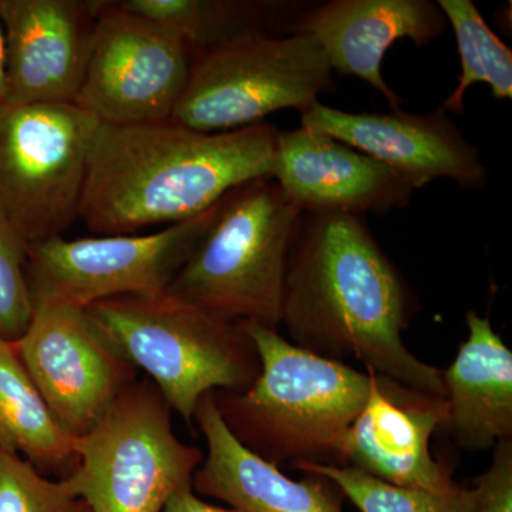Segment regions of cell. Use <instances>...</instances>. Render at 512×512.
<instances>
[{
    "label": "cell",
    "instance_id": "1",
    "mask_svg": "<svg viewBox=\"0 0 512 512\" xmlns=\"http://www.w3.org/2000/svg\"><path fill=\"white\" fill-rule=\"evenodd\" d=\"M416 295L366 218L303 212L286 266L281 325L298 348L444 397L443 370L404 343Z\"/></svg>",
    "mask_w": 512,
    "mask_h": 512
},
{
    "label": "cell",
    "instance_id": "2",
    "mask_svg": "<svg viewBox=\"0 0 512 512\" xmlns=\"http://www.w3.org/2000/svg\"><path fill=\"white\" fill-rule=\"evenodd\" d=\"M278 134L266 121L221 133L173 120L100 124L79 220L97 235L191 220L235 188L274 178Z\"/></svg>",
    "mask_w": 512,
    "mask_h": 512
},
{
    "label": "cell",
    "instance_id": "3",
    "mask_svg": "<svg viewBox=\"0 0 512 512\" xmlns=\"http://www.w3.org/2000/svg\"><path fill=\"white\" fill-rule=\"evenodd\" d=\"M261 372L244 392H212L225 426L275 466H340L346 433L366 403L370 372L292 345L278 329L239 323Z\"/></svg>",
    "mask_w": 512,
    "mask_h": 512
},
{
    "label": "cell",
    "instance_id": "4",
    "mask_svg": "<svg viewBox=\"0 0 512 512\" xmlns=\"http://www.w3.org/2000/svg\"><path fill=\"white\" fill-rule=\"evenodd\" d=\"M302 215L274 178L235 188L164 296L228 322L278 329Z\"/></svg>",
    "mask_w": 512,
    "mask_h": 512
},
{
    "label": "cell",
    "instance_id": "5",
    "mask_svg": "<svg viewBox=\"0 0 512 512\" xmlns=\"http://www.w3.org/2000/svg\"><path fill=\"white\" fill-rule=\"evenodd\" d=\"M84 311L109 348L143 370L190 426L205 394L244 392L261 372L258 350L239 323L167 296H123Z\"/></svg>",
    "mask_w": 512,
    "mask_h": 512
},
{
    "label": "cell",
    "instance_id": "6",
    "mask_svg": "<svg viewBox=\"0 0 512 512\" xmlns=\"http://www.w3.org/2000/svg\"><path fill=\"white\" fill-rule=\"evenodd\" d=\"M200 448L175 436L171 409L150 380H134L93 429L74 439L67 487L92 512H163L192 485Z\"/></svg>",
    "mask_w": 512,
    "mask_h": 512
},
{
    "label": "cell",
    "instance_id": "7",
    "mask_svg": "<svg viewBox=\"0 0 512 512\" xmlns=\"http://www.w3.org/2000/svg\"><path fill=\"white\" fill-rule=\"evenodd\" d=\"M322 47L305 33H242L192 57L171 120L204 131L238 130L275 111H305L335 89Z\"/></svg>",
    "mask_w": 512,
    "mask_h": 512
},
{
    "label": "cell",
    "instance_id": "8",
    "mask_svg": "<svg viewBox=\"0 0 512 512\" xmlns=\"http://www.w3.org/2000/svg\"><path fill=\"white\" fill-rule=\"evenodd\" d=\"M99 126L74 103L0 104V218L29 247L79 220Z\"/></svg>",
    "mask_w": 512,
    "mask_h": 512
},
{
    "label": "cell",
    "instance_id": "9",
    "mask_svg": "<svg viewBox=\"0 0 512 512\" xmlns=\"http://www.w3.org/2000/svg\"><path fill=\"white\" fill-rule=\"evenodd\" d=\"M221 201L156 234L97 235L72 241L57 237L30 245L26 272L33 305L84 309L123 296L164 295L207 234Z\"/></svg>",
    "mask_w": 512,
    "mask_h": 512
},
{
    "label": "cell",
    "instance_id": "10",
    "mask_svg": "<svg viewBox=\"0 0 512 512\" xmlns=\"http://www.w3.org/2000/svg\"><path fill=\"white\" fill-rule=\"evenodd\" d=\"M192 52L183 39L101 0L89 64L74 104L100 124L171 120L190 79Z\"/></svg>",
    "mask_w": 512,
    "mask_h": 512
},
{
    "label": "cell",
    "instance_id": "11",
    "mask_svg": "<svg viewBox=\"0 0 512 512\" xmlns=\"http://www.w3.org/2000/svg\"><path fill=\"white\" fill-rule=\"evenodd\" d=\"M50 412L73 439L93 429L136 380V369L101 339L83 308L36 305L13 343Z\"/></svg>",
    "mask_w": 512,
    "mask_h": 512
},
{
    "label": "cell",
    "instance_id": "12",
    "mask_svg": "<svg viewBox=\"0 0 512 512\" xmlns=\"http://www.w3.org/2000/svg\"><path fill=\"white\" fill-rule=\"evenodd\" d=\"M366 403L346 433L340 466L409 490L448 493L453 473L433 457L430 441L447 419L444 397L376 375Z\"/></svg>",
    "mask_w": 512,
    "mask_h": 512
},
{
    "label": "cell",
    "instance_id": "13",
    "mask_svg": "<svg viewBox=\"0 0 512 512\" xmlns=\"http://www.w3.org/2000/svg\"><path fill=\"white\" fill-rule=\"evenodd\" d=\"M100 8L101 0H0L5 103H74Z\"/></svg>",
    "mask_w": 512,
    "mask_h": 512
},
{
    "label": "cell",
    "instance_id": "14",
    "mask_svg": "<svg viewBox=\"0 0 512 512\" xmlns=\"http://www.w3.org/2000/svg\"><path fill=\"white\" fill-rule=\"evenodd\" d=\"M301 126L389 165L420 188L440 178L464 188H483L487 183L480 151L441 107L429 114H357L316 101L302 111Z\"/></svg>",
    "mask_w": 512,
    "mask_h": 512
},
{
    "label": "cell",
    "instance_id": "15",
    "mask_svg": "<svg viewBox=\"0 0 512 512\" xmlns=\"http://www.w3.org/2000/svg\"><path fill=\"white\" fill-rule=\"evenodd\" d=\"M274 180L302 212L384 215L406 207L412 178L325 133L279 131Z\"/></svg>",
    "mask_w": 512,
    "mask_h": 512
},
{
    "label": "cell",
    "instance_id": "16",
    "mask_svg": "<svg viewBox=\"0 0 512 512\" xmlns=\"http://www.w3.org/2000/svg\"><path fill=\"white\" fill-rule=\"evenodd\" d=\"M446 26V16L430 0H330L306 9L291 33L312 36L332 72L359 77L382 94L392 111H399L404 100L383 79L387 50L404 39L427 45Z\"/></svg>",
    "mask_w": 512,
    "mask_h": 512
},
{
    "label": "cell",
    "instance_id": "17",
    "mask_svg": "<svg viewBox=\"0 0 512 512\" xmlns=\"http://www.w3.org/2000/svg\"><path fill=\"white\" fill-rule=\"evenodd\" d=\"M194 419L208 451L192 476L194 493L244 512H345V495L328 478L306 474L292 480L242 446L225 426L214 394L202 397Z\"/></svg>",
    "mask_w": 512,
    "mask_h": 512
},
{
    "label": "cell",
    "instance_id": "18",
    "mask_svg": "<svg viewBox=\"0 0 512 512\" xmlns=\"http://www.w3.org/2000/svg\"><path fill=\"white\" fill-rule=\"evenodd\" d=\"M467 339L443 370L446 431L468 453L512 439V352L488 316L470 311Z\"/></svg>",
    "mask_w": 512,
    "mask_h": 512
},
{
    "label": "cell",
    "instance_id": "19",
    "mask_svg": "<svg viewBox=\"0 0 512 512\" xmlns=\"http://www.w3.org/2000/svg\"><path fill=\"white\" fill-rule=\"evenodd\" d=\"M134 15L164 26L183 39L192 55L210 50L242 33L268 32L279 35V26L302 15L303 3L259 2V0H114ZM291 30V29H289Z\"/></svg>",
    "mask_w": 512,
    "mask_h": 512
},
{
    "label": "cell",
    "instance_id": "20",
    "mask_svg": "<svg viewBox=\"0 0 512 512\" xmlns=\"http://www.w3.org/2000/svg\"><path fill=\"white\" fill-rule=\"evenodd\" d=\"M0 451L35 467L74 463L73 437L50 412L13 343L5 340H0Z\"/></svg>",
    "mask_w": 512,
    "mask_h": 512
},
{
    "label": "cell",
    "instance_id": "21",
    "mask_svg": "<svg viewBox=\"0 0 512 512\" xmlns=\"http://www.w3.org/2000/svg\"><path fill=\"white\" fill-rule=\"evenodd\" d=\"M441 12L456 35L461 73L456 89L448 94L441 109L463 113L464 94L471 86L485 83L497 100L512 97V52L485 22L471 0H439Z\"/></svg>",
    "mask_w": 512,
    "mask_h": 512
},
{
    "label": "cell",
    "instance_id": "22",
    "mask_svg": "<svg viewBox=\"0 0 512 512\" xmlns=\"http://www.w3.org/2000/svg\"><path fill=\"white\" fill-rule=\"evenodd\" d=\"M293 468L332 481L360 512H478L470 484H457L448 493H427L394 487L352 467L298 463Z\"/></svg>",
    "mask_w": 512,
    "mask_h": 512
},
{
    "label": "cell",
    "instance_id": "23",
    "mask_svg": "<svg viewBox=\"0 0 512 512\" xmlns=\"http://www.w3.org/2000/svg\"><path fill=\"white\" fill-rule=\"evenodd\" d=\"M66 481L49 480L16 454L0 451V512H83Z\"/></svg>",
    "mask_w": 512,
    "mask_h": 512
},
{
    "label": "cell",
    "instance_id": "24",
    "mask_svg": "<svg viewBox=\"0 0 512 512\" xmlns=\"http://www.w3.org/2000/svg\"><path fill=\"white\" fill-rule=\"evenodd\" d=\"M28 251L29 245L0 218V340L9 343L22 338L35 311Z\"/></svg>",
    "mask_w": 512,
    "mask_h": 512
},
{
    "label": "cell",
    "instance_id": "25",
    "mask_svg": "<svg viewBox=\"0 0 512 512\" xmlns=\"http://www.w3.org/2000/svg\"><path fill=\"white\" fill-rule=\"evenodd\" d=\"M478 512H512V439L493 447L490 467L470 481Z\"/></svg>",
    "mask_w": 512,
    "mask_h": 512
},
{
    "label": "cell",
    "instance_id": "26",
    "mask_svg": "<svg viewBox=\"0 0 512 512\" xmlns=\"http://www.w3.org/2000/svg\"><path fill=\"white\" fill-rule=\"evenodd\" d=\"M163 512H244L237 508H224L205 503L192 490V485L180 488L165 504Z\"/></svg>",
    "mask_w": 512,
    "mask_h": 512
},
{
    "label": "cell",
    "instance_id": "27",
    "mask_svg": "<svg viewBox=\"0 0 512 512\" xmlns=\"http://www.w3.org/2000/svg\"><path fill=\"white\" fill-rule=\"evenodd\" d=\"M5 97H6L5 35H3L2 20H0V104L5 103Z\"/></svg>",
    "mask_w": 512,
    "mask_h": 512
},
{
    "label": "cell",
    "instance_id": "28",
    "mask_svg": "<svg viewBox=\"0 0 512 512\" xmlns=\"http://www.w3.org/2000/svg\"><path fill=\"white\" fill-rule=\"evenodd\" d=\"M83 512H92L89 510V508H86V510H84Z\"/></svg>",
    "mask_w": 512,
    "mask_h": 512
}]
</instances>
